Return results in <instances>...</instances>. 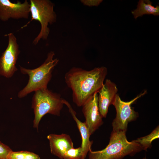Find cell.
<instances>
[{
  "instance_id": "obj_1",
  "label": "cell",
  "mask_w": 159,
  "mask_h": 159,
  "mask_svg": "<svg viewBox=\"0 0 159 159\" xmlns=\"http://www.w3.org/2000/svg\"><path fill=\"white\" fill-rule=\"evenodd\" d=\"M107 73L105 67H95L87 71L81 68H72L65 74L67 87L72 92L73 102L81 107L102 86Z\"/></svg>"
},
{
  "instance_id": "obj_2",
  "label": "cell",
  "mask_w": 159,
  "mask_h": 159,
  "mask_svg": "<svg viewBox=\"0 0 159 159\" xmlns=\"http://www.w3.org/2000/svg\"><path fill=\"white\" fill-rule=\"evenodd\" d=\"M143 149L135 140L128 141L126 132L112 131L108 145L101 150L88 153V159H122L127 155H133Z\"/></svg>"
},
{
  "instance_id": "obj_3",
  "label": "cell",
  "mask_w": 159,
  "mask_h": 159,
  "mask_svg": "<svg viewBox=\"0 0 159 159\" xmlns=\"http://www.w3.org/2000/svg\"><path fill=\"white\" fill-rule=\"evenodd\" d=\"M63 100L60 94L53 92L47 88L35 91L32 102L34 114L33 127L38 130L40 120L47 114L59 116L64 105Z\"/></svg>"
},
{
  "instance_id": "obj_4",
  "label": "cell",
  "mask_w": 159,
  "mask_h": 159,
  "mask_svg": "<svg viewBox=\"0 0 159 159\" xmlns=\"http://www.w3.org/2000/svg\"><path fill=\"white\" fill-rule=\"evenodd\" d=\"M54 55L53 51H50L48 53L44 62L34 69H28L19 66L21 73L27 74L29 80L25 87L18 92L19 98L24 97L32 92L47 88L52 77L53 70L59 61L57 58L53 59Z\"/></svg>"
},
{
  "instance_id": "obj_5",
  "label": "cell",
  "mask_w": 159,
  "mask_h": 159,
  "mask_svg": "<svg viewBox=\"0 0 159 159\" xmlns=\"http://www.w3.org/2000/svg\"><path fill=\"white\" fill-rule=\"evenodd\" d=\"M29 3L31 19L21 28L26 26L33 20L39 22L41 26L40 31L33 41V44L37 45L41 39H47L50 32L48 25L56 21L57 15L54 10V4L49 0H30Z\"/></svg>"
},
{
  "instance_id": "obj_6",
  "label": "cell",
  "mask_w": 159,
  "mask_h": 159,
  "mask_svg": "<svg viewBox=\"0 0 159 159\" xmlns=\"http://www.w3.org/2000/svg\"><path fill=\"white\" fill-rule=\"evenodd\" d=\"M147 93L145 90L135 97L128 102L122 100L117 94L112 103L116 110V115L112 125L113 131L126 132L128 123L136 120L138 117V113L135 112L131 105L138 99Z\"/></svg>"
},
{
  "instance_id": "obj_7",
  "label": "cell",
  "mask_w": 159,
  "mask_h": 159,
  "mask_svg": "<svg viewBox=\"0 0 159 159\" xmlns=\"http://www.w3.org/2000/svg\"><path fill=\"white\" fill-rule=\"evenodd\" d=\"M6 36L8 37V44L0 57V76L9 78L18 70L16 64L20 51L14 34L11 33Z\"/></svg>"
},
{
  "instance_id": "obj_8",
  "label": "cell",
  "mask_w": 159,
  "mask_h": 159,
  "mask_svg": "<svg viewBox=\"0 0 159 159\" xmlns=\"http://www.w3.org/2000/svg\"><path fill=\"white\" fill-rule=\"evenodd\" d=\"M30 4L27 0L12 3L9 0H0V20L6 21L10 19H27L30 13Z\"/></svg>"
},
{
  "instance_id": "obj_9",
  "label": "cell",
  "mask_w": 159,
  "mask_h": 159,
  "mask_svg": "<svg viewBox=\"0 0 159 159\" xmlns=\"http://www.w3.org/2000/svg\"><path fill=\"white\" fill-rule=\"evenodd\" d=\"M82 112L90 135L93 134L103 123L102 117L100 112L98 93H95L82 105Z\"/></svg>"
},
{
  "instance_id": "obj_10",
  "label": "cell",
  "mask_w": 159,
  "mask_h": 159,
  "mask_svg": "<svg viewBox=\"0 0 159 159\" xmlns=\"http://www.w3.org/2000/svg\"><path fill=\"white\" fill-rule=\"evenodd\" d=\"M117 92L116 84L110 80L107 79L98 93L99 109L102 118L106 117L109 107L112 105Z\"/></svg>"
},
{
  "instance_id": "obj_11",
  "label": "cell",
  "mask_w": 159,
  "mask_h": 159,
  "mask_svg": "<svg viewBox=\"0 0 159 159\" xmlns=\"http://www.w3.org/2000/svg\"><path fill=\"white\" fill-rule=\"evenodd\" d=\"M49 142L50 151L53 155L63 159L65 153L74 148L73 143L69 135L66 134H50L47 136Z\"/></svg>"
},
{
  "instance_id": "obj_12",
  "label": "cell",
  "mask_w": 159,
  "mask_h": 159,
  "mask_svg": "<svg viewBox=\"0 0 159 159\" xmlns=\"http://www.w3.org/2000/svg\"><path fill=\"white\" fill-rule=\"evenodd\" d=\"M63 102L64 105H66L68 108L69 111L75 121L80 133L82 139L81 147L82 149V159H85L89 151L92 150L91 147L93 143V141H90V135L88 127L85 122H81L77 117L75 112L69 103L64 99Z\"/></svg>"
},
{
  "instance_id": "obj_13",
  "label": "cell",
  "mask_w": 159,
  "mask_h": 159,
  "mask_svg": "<svg viewBox=\"0 0 159 159\" xmlns=\"http://www.w3.org/2000/svg\"><path fill=\"white\" fill-rule=\"evenodd\" d=\"M131 12L135 19L145 14L158 16L159 15V6H152V2L149 0H140L138 2L137 8Z\"/></svg>"
},
{
  "instance_id": "obj_14",
  "label": "cell",
  "mask_w": 159,
  "mask_h": 159,
  "mask_svg": "<svg viewBox=\"0 0 159 159\" xmlns=\"http://www.w3.org/2000/svg\"><path fill=\"white\" fill-rule=\"evenodd\" d=\"M159 127H157L150 134L135 140L145 151L151 147L152 142L159 138Z\"/></svg>"
},
{
  "instance_id": "obj_15",
  "label": "cell",
  "mask_w": 159,
  "mask_h": 159,
  "mask_svg": "<svg viewBox=\"0 0 159 159\" xmlns=\"http://www.w3.org/2000/svg\"><path fill=\"white\" fill-rule=\"evenodd\" d=\"M8 159H40L39 155L33 152L24 150L11 151Z\"/></svg>"
},
{
  "instance_id": "obj_16",
  "label": "cell",
  "mask_w": 159,
  "mask_h": 159,
  "mask_svg": "<svg viewBox=\"0 0 159 159\" xmlns=\"http://www.w3.org/2000/svg\"><path fill=\"white\" fill-rule=\"evenodd\" d=\"M63 159H82L81 147L68 150L65 153Z\"/></svg>"
},
{
  "instance_id": "obj_17",
  "label": "cell",
  "mask_w": 159,
  "mask_h": 159,
  "mask_svg": "<svg viewBox=\"0 0 159 159\" xmlns=\"http://www.w3.org/2000/svg\"><path fill=\"white\" fill-rule=\"evenodd\" d=\"M12 150L0 141V159H8V155Z\"/></svg>"
},
{
  "instance_id": "obj_18",
  "label": "cell",
  "mask_w": 159,
  "mask_h": 159,
  "mask_svg": "<svg viewBox=\"0 0 159 159\" xmlns=\"http://www.w3.org/2000/svg\"><path fill=\"white\" fill-rule=\"evenodd\" d=\"M82 2L85 5L89 6H97L102 1V0H82Z\"/></svg>"
},
{
  "instance_id": "obj_19",
  "label": "cell",
  "mask_w": 159,
  "mask_h": 159,
  "mask_svg": "<svg viewBox=\"0 0 159 159\" xmlns=\"http://www.w3.org/2000/svg\"><path fill=\"white\" fill-rule=\"evenodd\" d=\"M143 159H147L145 157L143 158Z\"/></svg>"
}]
</instances>
